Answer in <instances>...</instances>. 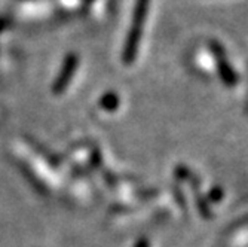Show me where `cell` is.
Returning a JSON list of instances; mask_svg holds the SVG:
<instances>
[{
    "label": "cell",
    "instance_id": "cell-1",
    "mask_svg": "<svg viewBox=\"0 0 248 247\" xmlns=\"http://www.w3.org/2000/svg\"><path fill=\"white\" fill-rule=\"evenodd\" d=\"M149 5H150V0H137V3H135L131 30L128 33L126 43L124 48V61L126 64L132 63L135 60V57H137L140 40H141V30H143L146 16L149 12Z\"/></svg>",
    "mask_w": 248,
    "mask_h": 247
},
{
    "label": "cell",
    "instance_id": "cell-3",
    "mask_svg": "<svg viewBox=\"0 0 248 247\" xmlns=\"http://www.w3.org/2000/svg\"><path fill=\"white\" fill-rule=\"evenodd\" d=\"M76 66H78V58H76L75 55H70L69 58L65 60L62 73L60 75V78H58V81H57V83H55V91H57V93L62 91L64 86H65L67 83H69L72 75H73L75 70H76Z\"/></svg>",
    "mask_w": 248,
    "mask_h": 247
},
{
    "label": "cell",
    "instance_id": "cell-4",
    "mask_svg": "<svg viewBox=\"0 0 248 247\" xmlns=\"http://www.w3.org/2000/svg\"><path fill=\"white\" fill-rule=\"evenodd\" d=\"M101 104H103L106 109H115V107L118 106V97H116L115 94H107V96L103 99Z\"/></svg>",
    "mask_w": 248,
    "mask_h": 247
},
{
    "label": "cell",
    "instance_id": "cell-2",
    "mask_svg": "<svg viewBox=\"0 0 248 247\" xmlns=\"http://www.w3.org/2000/svg\"><path fill=\"white\" fill-rule=\"evenodd\" d=\"M210 49L213 52V55L217 60V69H218V75L221 78V81L232 86L238 82V75L235 73V70L232 69L231 63L226 60V52H224L223 45L218 43L217 40H211L210 42Z\"/></svg>",
    "mask_w": 248,
    "mask_h": 247
}]
</instances>
